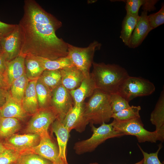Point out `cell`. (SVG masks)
Instances as JSON below:
<instances>
[{"instance_id": "obj_19", "label": "cell", "mask_w": 164, "mask_h": 164, "mask_svg": "<svg viewBox=\"0 0 164 164\" xmlns=\"http://www.w3.org/2000/svg\"><path fill=\"white\" fill-rule=\"evenodd\" d=\"M1 118H13L22 120L25 118L26 113L22 104L14 99L10 94L8 93L5 103L0 108Z\"/></svg>"}, {"instance_id": "obj_21", "label": "cell", "mask_w": 164, "mask_h": 164, "mask_svg": "<svg viewBox=\"0 0 164 164\" xmlns=\"http://www.w3.org/2000/svg\"><path fill=\"white\" fill-rule=\"evenodd\" d=\"M150 121L155 126V131L164 135V91H161L155 108L150 114Z\"/></svg>"}, {"instance_id": "obj_28", "label": "cell", "mask_w": 164, "mask_h": 164, "mask_svg": "<svg viewBox=\"0 0 164 164\" xmlns=\"http://www.w3.org/2000/svg\"><path fill=\"white\" fill-rule=\"evenodd\" d=\"M39 78L52 91L61 84L60 70H45Z\"/></svg>"}, {"instance_id": "obj_45", "label": "cell", "mask_w": 164, "mask_h": 164, "mask_svg": "<svg viewBox=\"0 0 164 164\" xmlns=\"http://www.w3.org/2000/svg\"><path fill=\"white\" fill-rule=\"evenodd\" d=\"M1 118V115H0V119Z\"/></svg>"}, {"instance_id": "obj_27", "label": "cell", "mask_w": 164, "mask_h": 164, "mask_svg": "<svg viewBox=\"0 0 164 164\" xmlns=\"http://www.w3.org/2000/svg\"><path fill=\"white\" fill-rule=\"evenodd\" d=\"M45 70H57L73 65L68 56L50 60L42 57L36 56Z\"/></svg>"}, {"instance_id": "obj_44", "label": "cell", "mask_w": 164, "mask_h": 164, "mask_svg": "<svg viewBox=\"0 0 164 164\" xmlns=\"http://www.w3.org/2000/svg\"><path fill=\"white\" fill-rule=\"evenodd\" d=\"M11 164H16V163H12Z\"/></svg>"}, {"instance_id": "obj_13", "label": "cell", "mask_w": 164, "mask_h": 164, "mask_svg": "<svg viewBox=\"0 0 164 164\" xmlns=\"http://www.w3.org/2000/svg\"><path fill=\"white\" fill-rule=\"evenodd\" d=\"M84 103L80 104H74L62 121L70 132L72 130L75 129L81 132L84 131L88 124L84 115Z\"/></svg>"}, {"instance_id": "obj_40", "label": "cell", "mask_w": 164, "mask_h": 164, "mask_svg": "<svg viewBox=\"0 0 164 164\" xmlns=\"http://www.w3.org/2000/svg\"><path fill=\"white\" fill-rule=\"evenodd\" d=\"M9 87L5 79L3 74L0 73V88L6 89Z\"/></svg>"}, {"instance_id": "obj_11", "label": "cell", "mask_w": 164, "mask_h": 164, "mask_svg": "<svg viewBox=\"0 0 164 164\" xmlns=\"http://www.w3.org/2000/svg\"><path fill=\"white\" fill-rule=\"evenodd\" d=\"M2 51L6 61H10L20 54L21 38L19 26L8 35L0 38Z\"/></svg>"}, {"instance_id": "obj_9", "label": "cell", "mask_w": 164, "mask_h": 164, "mask_svg": "<svg viewBox=\"0 0 164 164\" xmlns=\"http://www.w3.org/2000/svg\"><path fill=\"white\" fill-rule=\"evenodd\" d=\"M74 105L70 91L61 84L52 91L51 106L62 121L65 116Z\"/></svg>"}, {"instance_id": "obj_39", "label": "cell", "mask_w": 164, "mask_h": 164, "mask_svg": "<svg viewBox=\"0 0 164 164\" xmlns=\"http://www.w3.org/2000/svg\"><path fill=\"white\" fill-rule=\"evenodd\" d=\"M8 94L3 89L0 88V108L5 103Z\"/></svg>"}, {"instance_id": "obj_10", "label": "cell", "mask_w": 164, "mask_h": 164, "mask_svg": "<svg viewBox=\"0 0 164 164\" xmlns=\"http://www.w3.org/2000/svg\"><path fill=\"white\" fill-rule=\"evenodd\" d=\"M40 139L39 136L34 134H14L5 140L3 143L7 148L13 149L21 154L29 152L39 144Z\"/></svg>"}, {"instance_id": "obj_24", "label": "cell", "mask_w": 164, "mask_h": 164, "mask_svg": "<svg viewBox=\"0 0 164 164\" xmlns=\"http://www.w3.org/2000/svg\"><path fill=\"white\" fill-rule=\"evenodd\" d=\"M20 128L18 119L13 118L0 119V140L6 139L18 131Z\"/></svg>"}, {"instance_id": "obj_36", "label": "cell", "mask_w": 164, "mask_h": 164, "mask_svg": "<svg viewBox=\"0 0 164 164\" xmlns=\"http://www.w3.org/2000/svg\"><path fill=\"white\" fill-rule=\"evenodd\" d=\"M17 25L8 24L0 21V38L5 37L11 33Z\"/></svg>"}, {"instance_id": "obj_34", "label": "cell", "mask_w": 164, "mask_h": 164, "mask_svg": "<svg viewBox=\"0 0 164 164\" xmlns=\"http://www.w3.org/2000/svg\"><path fill=\"white\" fill-rule=\"evenodd\" d=\"M125 3L126 14L134 16L138 15L139 9L144 3V0H123Z\"/></svg>"}, {"instance_id": "obj_33", "label": "cell", "mask_w": 164, "mask_h": 164, "mask_svg": "<svg viewBox=\"0 0 164 164\" xmlns=\"http://www.w3.org/2000/svg\"><path fill=\"white\" fill-rule=\"evenodd\" d=\"M20 154L11 149H7L0 154V164L16 163Z\"/></svg>"}, {"instance_id": "obj_20", "label": "cell", "mask_w": 164, "mask_h": 164, "mask_svg": "<svg viewBox=\"0 0 164 164\" xmlns=\"http://www.w3.org/2000/svg\"><path fill=\"white\" fill-rule=\"evenodd\" d=\"M37 80H29L22 101V106L26 113L34 114L38 111L39 106L35 88Z\"/></svg>"}, {"instance_id": "obj_2", "label": "cell", "mask_w": 164, "mask_h": 164, "mask_svg": "<svg viewBox=\"0 0 164 164\" xmlns=\"http://www.w3.org/2000/svg\"><path fill=\"white\" fill-rule=\"evenodd\" d=\"M92 65L91 73L97 89L109 94L117 93L121 85L129 76L127 70L118 64L93 62Z\"/></svg>"}, {"instance_id": "obj_35", "label": "cell", "mask_w": 164, "mask_h": 164, "mask_svg": "<svg viewBox=\"0 0 164 164\" xmlns=\"http://www.w3.org/2000/svg\"><path fill=\"white\" fill-rule=\"evenodd\" d=\"M138 145L143 156L142 164H162L158 157L159 152L162 148L161 144L159 145V148L155 152L150 153L145 152L138 144Z\"/></svg>"}, {"instance_id": "obj_37", "label": "cell", "mask_w": 164, "mask_h": 164, "mask_svg": "<svg viewBox=\"0 0 164 164\" xmlns=\"http://www.w3.org/2000/svg\"><path fill=\"white\" fill-rule=\"evenodd\" d=\"M158 1L157 0H144L142 6L143 11L148 12L155 10L156 9L155 5Z\"/></svg>"}, {"instance_id": "obj_8", "label": "cell", "mask_w": 164, "mask_h": 164, "mask_svg": "<svg viewBox=\"0 0 164 164\" xmlns=\"http://www.w3.org/2000/svg\"><path fill=\"white\" fill-rule=\"evenodd\" d=\"M58 118L57 113L51 107L42 108L35 113L27 126L28 133L34 134L40 137L49 134L50 125Z\"/></svg>"}, {"instance_id": "obj_4", "label": "cell", "mask_w": 164, "mask_h": 164, "mask_svg": "<svg viewBox=\"0 0 164 164\" xmlns=\"http://www.w3.org/2000/svg\"><path fill=\"white\" fill-rule=\"evenodd\" d=\"M93 134L91 137L86 140L76 142L73 149L76 153L81 154L94 150L100 145L107 139L124 135L116 130L112 123H103L98 127L91 125Z\"/></svg>"}, {"instance_id": "obj_41", "label": "cell", "mask_w": 164, "mask_h": 164, "mask_svg": "<svg viewBox=\"0 0 164 164\" xmlns=\"http://www.w3.org/2000/svg\"><path fill=\"white\" fill-rule=\"evenodd\" d=\"M7 149L3 142L0 141V154Z\"/></svg>"}, {"instance_id": "obj_38", "label": "cell", "mask_w": 164, "mask_h": 164, "mask_svg": "<svg viewBox=\"0 0 164 164\" xmlns=\"http://www.w3.org/2000/svg\"><path fill=\"white\" fill-rule=\"evenodd\" d=\"M6 61L2 51H0V73L3 74L5 68Z\"/></svg>"}, {"instance_id": "obj_17", "label": "cell", "mask_w": 164, "mask_h": 164, "mask_svg": "<svg viewBox=\"0 0 164 164\" xmlns=\"http://www.w3.org/2000/svg\"><path fill=\"white\" fill-rule=\"evenodd\" d=\"M61 84L69 91L78 87L84 76L82 72L73 65L60 70Z\"/></svg>"}, {"instance_id": "obj_46", "label": "cell", "mask_w": 164, "mask_h": 164, "mask_svg": "<svg viewBox=\"0 0 164 164\" xmlns=\"http://www.w3.org/2000/svg\"><path fill=\"white\" fill-rule=\"evenodd\" d=\"M52 164H53V163H52Z\"/></svg>"}, {"instance_id": "obj_22", "label": "cell", "mask_w": 164, "mask_h": 164, "mask_svg": "<svg viewBox=\"0 0 164 164\" xmlns=\"http://www.w3.org/2000/svg\"><path fill=\"white\" fill-rule=\"evenodd\" d=\"M25 74L30 80L38 79L45 70L35 56H26L25 60Z\"/></svg>"}, {"instance_id": "obj_25", "label": "cell", "mask_w": 164, "mask_h": 164, "mask_svg": "<svg viewBox=\"0 0 164 164\" xmlns=\"http://www.w3.org/2000/svg\"><path fill=\"white\" fill-rule=\"evenodd\" d=\"M35 88L39 107L43 108L51 106L52 91L39 78Z\"/></svg>"}, {"instance_id": "obj_3", "label": "cell", "mask_w": 164, "mask_h": 164, "mask_svg": "<svg viewBox=\"0 0 164 164\" xmlns=\"http://www.w3.org/2000/svg\"><path fill=\"white\" fill-rule=\"evenodd\" d=\"M110 97L109 94L96 89L88 101L84 103V115L88 123L101 125L110 121L113 113Z\"/></svg>"}, {"instance_id": "obj_12", "label": "cell", "mask_w": 164, "mask_h": 164, "mask_svg": "<svg viewBox=\"0 0 164 164\" xmlns=\"http://www.w3.org/2000/svg\"><path fill=\"white\" fill-rule=\"evenodd\" d=\"M28 152L38 155L54 164H65L60 158L59 149L49 134L41 137L39 144Z\"/></svg>"}, {"instance_id": "obj_15", "label": "cell", "mask_w": 164, "mask_h": 164, "mask_svg": "<svg viewBox=\"0 0 164 164\" xmlns=\"http://www.w3.org/2000/svg\"><path fill=\"white\" fill-rule=\"evenodd\" d=\"M25 57L20 54L13 60L6 61L3 75L9 87L15 80L25 74Z\"/></svg>"}, {"instance_id": "obj_31", "label": "cell", "mask_w": 164, "mask_h": 164, "mask_svg": "<svg viewBox=\"0 0 164 164\" xmlns=\"http://www.w3.org/2000/svg\"><path fill=\"white\" fill-rule=\"evenodd\" d=\"M110 95V104L113 113L130 106L129 102L118 93H113Z\"/></svg>"}, {"instance_id": "obj_1", "label": "cell", "mask_w": 164, "mask_h": 164, "mask_svg": "<svg viewBox=\"0 0 164 164\" xmlns=\"http://www.w3.org/2000/svg\"><path fill=\"white\" fill-rule=\"evenodd\" d=\"M24 2V14L18 24L21 38L20 54L50 60L67 56V43L56 34L62 26V22L36 1L26 0Z\"/></svg>"}, {"instance_id": "obj_30", "label": "cell", "mask_w": 164, "mask_h": 164, "mask_svg": "<svg viewBox=\"0 0 164 164\" xmlns=\"http://www.w3.org/2000/svg\"><path fill=\"white\" fill-rule=\"evenodd\" d=\"M16 164H52L50 161L39 155L32 152H25L20 154Z\"/></svg>"}, {"instance_id": "obj_7", "label": "cell", "mask_w": 164, "mask_h": 164, "mask_svg": "<svg viewBox=\"0 0 164 164\" xmlns=\"http://www.w3.org/2000/svg\"><path fill=\"white\" fill-rule=\"evenodd\" d=\"M155 89L154 84L149 80L129 76L121 85L117 93L129 102L138 97L149 95Z\"/></svg>"}, {"instance_id": "obj_23", "label": "cell", "mask_w": 164, "mask_h": 164, "mask_svg": "<svg viewBox=\"0 0 164 164\" xmlns=\"http://www.w3.org/2000/svg\"><path fill=\"white\" fill-rule=\"evenodd\" d=\"M140 16L126 14L121 24L120 38L124 44L128 46L132 33L139 20Z\"/></svg>"}, {"instance_id": "obj_43", "label": "cell", "mask_w": 164, "mask_h": 164, "mask_svg": "<svg viewBox=\"0 0 164 164\" xmlns=\"http://www.w3.org/2000/svg\"><path fill=\"white\" fill-rule=\"evenodd\" d=\"M2 51V48H1V46L0 43V51Z\"/></svg>"}, {"instance_id": "obj_6", "label": "cell", "mask_w": 164, "mask_h": 164, "mask_svg": "<svg viewBox=\"0 0 164 164\" xmlns=\"http://www.w3.org/2000/svg\"><path fill=\"white\" fill-rule=\"evenodd\" d=\"M101 43L94 40L86 47H80L67 43L68 56L73 65L80 70L84 77L89 76L95 51L99 50Z\"/></svg>"}, {"instance_id": "obj_18", "label": "cell", "mask_w": 164, "mask_h": 164, "mask_svg": "<svg viewBox=\"0 0 164 164\" xmlns=\"http://www.w3.org/2000/svg\"><path fill=\"white\" fill-rule=\"evenodd\" d=\"M52 128L56 137L59 157L65 164H68L66 150L70 132L64 126L62 121L58 118L52 124Z\"/></svg>"}, {"instance_id": "obj_42", "label": "cell", "mask_w": 164, "mask_h": 164, "mask_svg": "<svg viewBox=\"0 0 164 164\" xmlns=\"http://www.w3.org/2000/svg\"><path fill=\"white\" fill-rule=\"evenodd\" d=\"M143 162V159H142V160H140V161L135 163L134 164H142ZM90 164H98L97 163H91Z\"/></svg>"}, {"instance_id": "obj_16", "label": "cell", "mask_w": 164, "mask_h": 164, "mask_svg": "<svg viewBox=\"0 0 164 164\" xmlns=\"http://www.w3.org/2000/svg\"><path fill=\"white\" fill-rule=\"evenodd\" d=\"M96 89L94 77L91 73L89 76L84 77L78 87L70 91L74 104H80L84 103V100L90 97Z\"/></svg>"}, {"instance_id": "obj_32", "label": "cell", "mask_w": 164, "mask_h": 164, "mask_svg": "<svg viewBox=\"0 0 164 164\" xmlns=\"http://www.w3.org/2000/svg\"><path fill=\"white\" fill-rule=\"evenodd\" d=\"M150 26L153 30L164 23V4H162L161 9L157 12L147 16Z\"/></svg>"}, {"instance_id": "obj_29", "label": "cell", "mask_w": 164, "mask_h": 164, "mask_svg": "<svg viewBox=\"0 0 164 164\" xmlns=\"http://www.w3.org/2000/svg\"><path fill=\"white\" fill-rule=\"evenodd\" d=\"M140 106H130L117 112L113 113L112 118L118 121H125L140 117Z\"/></svg>"}, {"instance_id": "obj_5", "label": "cell", "mask_w": 164, "mask_h": 164, "mask_svg": "<svg viewBox=\"0 0 164 164\" xmlns=\"http://www.w3.org/2000/svg\"><path fill=\"white\" fill-rule=\"evenodd\" d=\"M114 129L124 135L135 136L140 143L149 142L156 143L158 141L163 142L164 135L155 131L150 132L144 127L140 117L125 121H118L114 119L111 122Z\"/></svg>"}, {"instance_id": "obj_26", "label": "cell", "mask_w": 164, "mask_h": 164, "mask_svg": "<svg viewBox=\"0 0 164 164\" xmlns=\"http://www.w3.org/2000/svg\"><path fill=\"white\" fill-rule=\"evenodd\" d=\"M29 80L25 74L12 83L10 86V94L14 99L21 103Z\"/></svg>"}, {"instance_id": "obj_14", "label": "cell", "mask_w": 164, "mask_h": 164, "mask_svg": "<svg viewBox=\"0 0 164 164\" xmlns=\"http://www.w3.org/2000/svg\"><path fill=\"white\" fill-rule=\"evenodd\" d=\"M147 12L143 11L132 33L128 46L135 48L139 46L152 29L148 19Z\"/></svg>"}]
</instances>
